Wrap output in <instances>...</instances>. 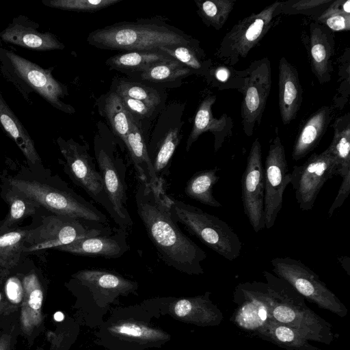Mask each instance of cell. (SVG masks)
Returning a JSON list of instances; mask_svg holds the SVG:
<instances>
[{
    "label": "cell",
    "mask_w": 350,
    "mask_h": 350,
    "mask_svg": "<svg viewBox=\"0 0 350 350\" xmlns=\"http://www.w3.org/2000/svg\"><path fill=\"white\" fill-rule=\"evenodd\" d=\"M271 87V63L268 57L253 61L245 69L240 92L243 95L241 118L243 129L247 137L260 124Z\"/></svg>",
    "instance_id": "13"
},
{
    "label": "cell",
    "mask_w": 350,
    "mask_h": 350,
    "mask_svg": "<svg viewBox=\"0 0 350 350\" xmlns=\"http://www.w3.org/2000/svg\"><path fill=\"white\" fill-rule=\"evenodd\" d=\"M264 167L258 138L253 142L241 178L243 210L255 232L265 227L264 214Z\"/></svg>",
    "instance_id": "18"
},
{
    "label": "cell",
    "mask_w": 350,
    "mask_h": 350,
    "mask_svg": "<svg viewBox=\"0 0 350 350\" xmlns=\"http://www.w3.org/2000/svg\"><path fill=\"white\" fill-rule=\"evenodd\" d=\"M284 147L275 128V136L271 141L264 167V214L265 225L271 228L280 213L283 195L291 183Z\"/></svg>",
    "instance_id": "15"
},
{
    "label": "cell",
    "mask_w": 350,
    "mask_h": 350,
    "mask_svg": "<svg viewBox=\"0 0 350 350\" xmlns=\"http://www.w3.org/2000/svg\"><path fill=\"white\" fill-rule=\"evenodd\" d=\"M219 169L203 170L196 172L187 182L185 194L190 198L203 204L221 207V204L213 196V187L219 180Z\"/></svg>",
    "instance_id": "36"
},
{
    "label": "cell",
    "mask_w": 350,
    "mask_h": 350,
    "mask_svg": "<svg viewBox=\"0 0 350 350\" xmlns=\"http://www.w3.org/2000/svg\"><path fill=\"white\" fill-rule=\"evenodd\" d=\"M22 282L23 299L18 319L19 334L31 347L45 329L46 286L34 271L23 274Z\"/></svg>",
    "instance_id": "20"
},
{
    "label": "cell",
    "mask_w": 350,
    "mask_h": 350,
    "mask_svg": "<svg viewBox=\"0 0 350 350\" xmlns=\"http://www.w3.org/2000/svg\"><path fill=\"white\" fill-rule=\"evenodd\" d=\"M104 111L113 133L123 142L135 119L126 109L121 97L112 90L105 99Z\"/></svg>",
    "instance_id": "39"
},
{
    "label": "cell",
    "mask_w": 350,
    "mask_h": 350,
    "mask_svg": "<svg viewBox=\"0 0 350 350\" xmlns=\"http://www.w3.org/2000/svg\"><path fill=\"white\" fill-rule=\"evenodd\" d=\"M334 0H288L280 1L276 9L279 14H303L310 16L314 21L328 8Z\"/></svg>",
    "instance_id": "43"
},
{
    "label": "cell",
    "mask_w": 350,
    "mask_h": 350,
    "mask_svg": "<svg viewBox=\"0 0 350 350\" xmlns=\"http://www.w3.org/2000/svg\"><path fill=\"white\" fill-rule=\"evenodd\" d=\"M165 191L139 181L135 194L137 212L163 262L183 273H204L206 253L185 234L172 216Z\"/></svg>",
    "instance_id": "1"
},
{
    "label": "cell",
    "mask_w": 350,
    "mask_h": 350,
    "mask_svg": "<svg viewBox=\"0 0 350 350\" xmlns=\"http://www.w3.org/2000/svg\"><path fill=\"white\" fill-rule=\"evenodd\" d=\"M123 142L128 149L139 181L154 189L164 191L163 185L156 176L148 155L147 142L138 121L135 120Z\"/></svg>",
    "instance_id": "28"
},
{
    "label": "cell",
    "mask_w": 350,
    "mask_h": 350,
    "mask_svg": "<svg viewBox=\"0 0 350 350\" xmlns=\"http://www.w3.org/2000/svg\"><path fill=\"white\" fill-rule=\"evenodd\" d=\"M168 202L173 219L211 250L228 260L240 256L242 243L226 221L180 200L169 197Z\"/></svg>",
    "instance_id": "7"
},
{
    "label": "cell",
    "mask_w": 350,
    "mask_h": 350,
    "mask_svg": "<svg viewBox=\"0 0 350 350\" xmlns=\"http://www.w3.org/2000/svg\"><path fill=\"white\" fill-rule=\"evenodd\" d=\"M10 187L36 201L53 214L107 224V216L64 183L55 185L33 179L11 177Z\"/></svg>",
    "instance_id": "5"
},
{
    "label": "cell",
    "mask_w": 350,
    "mask_h": 350,
    "mask_svg": "<svg viewBox=\"0 0 350 350\" xmlns=\"http://www.w3.org/2000/svg\"><path fill=\"white\" fill-rule=\"evenodd\" d=\"M174 59L160 51L121 52L106 60V65L129 76L154 64Z\"/></svg>",
    "instance_id": "34"
},
{
    "label": "cell",
    "mask_w": 350,
    "mask_h": 350,
    "mask_svg": "<svg viewBox=\"0 0 350 350\" xmlns=\"http://www.w3.org/2000/svg\"><path fill=\"white\" fill-rule=\"evenodd\" d=\"M338 165L336 158L327 148L319 154H312L302 165L293 166L290 183L301 211L312 209L323 186L337 175Z\"/></svg>",
    "instance_id": "12"
},
{
    "label": "cell",
    "mask_w": 350,
    "mask_h": 350,
    "mask_svg": "<svg viewBox=\"0 0 350 350\" xmlns=\"http://www.w3.org/2000/svg\"><path fill=\"white\" fill-rule=\"evenodd\" d=\"M20 336L18 325L0 329V350H14Z\"/></svg>",
    "instance_id": "48"
},
{
    "label": "cell",
    "mask_w": 350,
    "mask_h": 350,
    "mask_svg": "<svg viewBox=\"0 0 350 350\" xmlns=\"http://www.w3.org/2000/svg\"><path fill=\"white\" fill-rule=\"evenodd\" d=\"M36 350H44L42 347H38Z\"/></svg>",
    "instance_id": "50"
},
{
    "label": "cell",
    "mask_w": 350,
    "mask_h": 350,
    "mask_svg": "<svg viewBox=\"0 0 350 350\" xmlns=\"http://www.w3.org/2000/svg\"><path fill=\"white\" fill-rule=\"evenodd\" d=\"M4 196L9 211L0 225V233L14 229L16 225L33 215L40 207L36 201L11 187L5 191Z\"/></svg>",
    "instance_id": "37"
},
{
    "label": "cell",
    "mask_w": 350,
    "mask_h": 350,
    "mask_svg": "<svg viewBox=\"0 0 350 350\" xmlns=\"http://www.w3.org/2000/svg\"><path fill=\"white\" fill-rule=\"evenodd\" d=\"M149 312H114L97 334L102 345L111 350H144L160 347L170 339V336L160 328L152 326Z\"/></svg>",
    "instance_id": "6"
},
{
    "label": "cell",
    "mask_w": 350,
    "mask_h": 350,
    "mask_svg": "<svg viewBox=\"0 0 350 350\" xmlns=\"http://www.w3.org/2000/svg\"><path fill=\"white\" fill-rule=\"evenodd\" d=\"M111 231L103 224L52 214L44 217L37 228L28 230L23 252L55 249L83 238Z\"/></svg>",
    "instance_id": "9"
},
{
    "label": "cell",
    "mask_w": 350,
    "mask_h": 350,
    "mask_svg": "<svg viewBox=\"0 0 350 350\" xmlns=\"http://www.w3.org/2000/svg\"><path fill=\"white\" fill-rule=\"evenodd\" d=\"M28 230L14 228L0 233V284L17 266Z\"/></svg>",
    "instance_id": "35"
},
{
    "label": "cell",
    "mask_w": 350,
    "mask_h": 350,
    "mask_svg": "<svg viewBox=\"0 0 350 350\" xmlns=\"http://www.w3.org/2000/svg\"><path fill=\"white\" fill-rule=\"evenodd\" d=\"M237 305L230 321L240 329L255 335L269 320L266 282H245L238 284L233 292Z\"/></svg>",
    "instance_id": "17"
},
{
    "label": "cell",
    "mask_w": 350,
    "mask_h": 350,
    "mask_svg": "<svg viewBox=\"0 0 350 350\" xmlns=\"http://www.w3.org/2000/svg\"><path fill=\"white\" fill-rule=\"evenodd\" d=\"M338 66V86L332 105L336 109L342 110L347 104L350 94V49L347 48L336 61Z\"/></svg>",
    "instance_id": "44"
},
{
    "label": "cell",
    "mask_w": 350,
    "mask_h": 350,
    "mask_svg": "<svg viewBox=\"0 0 350 350\" xmlns=\"http://www.w3.org/2000/svg\"><path fill=\"white\" fill-rule=\"evenodd\" d=\"M87 41L100 49L122 52L159 51L163 46L200 42L158 16L97 29L89 33Z\"/></svg>",
    "instance_id": "2"
},
{
    "label": "cell",
    "mask_w": 350,
    "mask_h": 350,
    "mask_svg": "<svg viewBox=\"0 0 350 350\" xmlns=\"http://www.w3.org/2000/svg\"><path fill=\"white\" fill-rule=\"evenodd\" d=\"M181 126L169 129L161 137H154L147 145L148 152L159 182L163 185L172 157L179 144Z\"/></svg>",
    "instance_id": "30"
},
{
    "label": "cell",
    "mask_w": 350,
    "mask_h": 350,
    "mask_svg": "<svg viewBox=\"0 0 350 350\" xmlns=\"http://www.w3.org/2000/svg\"><path fill=\"white\" fill-rule=\"evenodd\" d=\"M191 75H196V73L180 62L170 59L154 64L129 77L134 81L150 86L153 84L181 82L183 79Z\"/></svg>",
    "instance_id": "32"
},
{
    "label": "cell",
    "mask_w": 350,
    "mask_h": 350,
    "mask_svg": "<svg viewBox=\"0 0 350 350\" xmlns=\"http://www.w3.org/2000/svg\"><path fill=\"white\" fill-rule=\"evenodd\" d=\"M127 234V230L118 228L109 233L83 238L55 250L78 256L118 258L130 249Z\"/></svg>",
    "instance_id": "23"
},
{
    "label": "cell",
    "mask_w": 350,
    "mask_h": 350,
    "mask_svg": "<svg viewBox=\"0 0 350 350\" xmlns=\"http://www.w3.org/2000/svg\"><path fill=\"white\" fill-rule=\"evenodd\" d=\"M335 111L332 105H325L306 120L294 142L291 154L294 161L303 159L319 145L334 116Z\"/></svg>",
    "instance_id": "27"
},
{
    "label": "cell",
    "mask_w": 350,
    "mask_h": 350,
    "mask_svg": "<svg viewBox=\"0 0 350 350\" xmlns=\"http://www.w3.org/2000/svg\"><path fill=\"white\" fill-rule=\"evenodd\" d=\"M211 292L188 297H161L150 299L157 311L186 323L200 327L219 325L224 314L211 299ZM146 307H156L146 306Z\"/></svg>",
    "instance_id": "19"
},
{
    "label": "cell",
    "mask_w": 350,
    "mask_h": 350,
    "mask_svg": "<svg viewBox=\"0 0 350 350\" xmlns=\"http://www.w3.org/2000/svg\"><path fill=\"white\" fill-rule=\"evenodd\" d=\"M245 70H236L232 66H217L211 67L206 77L210 82L215 80L219 90L236 89L239 92L243 85Z\"/></svg>",
    "instance_id": "46"
},
{
    "label": "cell",
    "mask_w": 350,
    "mask_h": 350,
    "mask_svg": "<svg viewBox=\"0 0 350 350\" xmlns=\"http://www.w3.org/2000/svg\"><path fill=\"white\" fill-rule=\"evenodd\" d=\"M0 94H1L0 93Z\"/></svg>",
    "instance_id": "51"
},
{
    "label": "cell",
    "mask_w": 350,
    "mask_h": 350,
    "mask_svg": "<svg viewBox=\"0 0 350 350\" xmlns=\"http://www.w3.org/2000/svg\"><path fill=\"white\" fill-rule=\"evenodd\" d=\"M332 127L334 135L327 148L338 163L337 175L342 177V182L328 211L329 217L343 204L350 193V113L347 112L336 118Z\"/></svg>",
    "instance_id": "22"
},
{
    "label": "cell",
    "mask_w": 350,
    "mask_h": 350,
    "mask_svg": "<svg viewBox=\"0 0 350 350\" xmlns=\"http://www.w3.org/2000/svg\"><path fill=\"white\" fill-rule=\"evenodd\" d=\"M39 25L27 16L19 15L0 31V39L5 42L27 49L46 51L62 50L64 44L51 32L38 30Z\"/></svg>",
    "instance_id": "21"
},
{
    "label": "cell",
    "mask_w": 350,
    "mask_h": 350,
    "mask_svg": "<svg viewBox=\"0 0 350 350\" xmlns=\"http://www.w3.org/2000/svg\"><path fill=\"white\" fill-rule=\"evenodd\" d=\"M215 100V96H207L200 103L186 142L187 152L193 144L205 132H211L213 135L215 152L221 148L225 141L232 136L233 123L231 118L226 113L222 114L218 119L213 115L212 107Z\"/></svg>",
    "instance_id": "25"
},
{
    "label": "cell",
    "mask_w": 350,
    "mask_h": 350,
    "mask_svg": "<svg viewBox=\"0 0 350 350\" xmlns=\"http://www.w3.org/2000/svg\"><path fill=\"white\" fill-rule=\"evenodd\" d=\"M338 261L340 262L343 269L347 271V274L349 275V258L347 256H342L338 258Z\"/></svg>",
    "instance_id": "49"
},
{
    "label": "cell",
    "mask_w": 350,
    "mask_h": 350,
    "mask_svg": "<svg viewBox=\"0 0 350 350\" xmlns=\"http://www.w3.org/2000/svg\"><path fill=\"white\" fill-rule=\"evenodd\" d=\"M122 0H42L45 6L68 11L95 12Z\"/></svg>",
    "instance_id": "45"
},
{
    "label": "cell",
    "mask_w": 350,
    "mask_h": 350,
    "mask_svg": "<svg viewBox=\"0 0 350 350\" xmlns=\"http://www.w3.org/2000/svg\"><path fill=\"white\" fill-rule=\"evenodd\" d=\"M111 90L120 96L145 102L156 108L163 101V94L156 88L128 79H120L113 82Z\"/></svg>",
    "instance_id": "41"
},
{
    "label": "cell",
    "mask_w": 350,
    "mask_h": 350,
    "mask_svg": "<svg viewBox=\"0 0 350 350\" xmlns=\"http://www.w3.org/2000/svg\"><path fill=\"white\" fill-rule=\"evenodd\" d=\"M94 150L98 171L112 207V219L118 228L127 230L133 226V221L126 203V167L120 158L114 156L111 148L95 144Z\"/></svg>",
    "instance_id": "14"
},
{
    "label": "cell",
    "mask_w": 350,
    "mask_h": 350,
    "mask_svg": "<svg viewBox=\"0 0 350 350\" xmlns=\"http://www.w3.org/2000/svg\"><path fill=\"white\" fill-rule=\"evenodd\" d=\"M308 53L311 70L320 84L331 81L335 53L334 31L315 21L310 24Z\"/></svg>",
    "instance_id": "24"
},
{
    "label": "cell",
    "mask_w": 350,
    "mask_h": 350,
    "mask_svg": "<svg viewBox=\"0 0 350 350\" xmlns=\"http://www.w3.org/2000/svg\"><path fill=\"white\" fill-rule=\"evenodd\" d=\"M0 126L16 143L27 161L32 165H41L34 142L27 129L0 94Z\"/></svg>",
    "instance_id": "29"
},
{
    "label": "cell",
    "mask_w": 350,
    "mask_h": 350,
    "mask_svg": "<svg viewBox=\"0 0 350 350\" xmlns=\"http://www.w3.org/2000/svg\"><path fill=\"white\" fill-rule=\"evenodd\" d=\"M278 104L284 125L297 117L303 100V91L297 70L286 57L279 61Z\"/></svg>",
    "instance_id": "26"
},
{
    "label": "cell",
    "mask_w": 350,
    "mask_h": 350,
    "mask_svg": "<svg viewBox=\"0 0 350 350\" xmlns=\"http://www.w3.org/2000/svg\"><path fill=\"white\" fill-rule=\"evenodd\" d=\"M120 96V95H119ZM126 109L137 121L151 117L157 108L139 100L120 96Z\"/></svg>",
    "instance_id": "47"
},
{
    "label": "cell",
    "mask_w": 350,
    "mask_h": 350,
    "mask_svg": "<svg viewBox=\"0 0 350 350\" xmlns=\"http://www.w3.org/2000/svg\"><path fill=\"white\" fill-rule=\"evenodd\" d=\"M197 13L207 27L219 30L226 23L236 0L195 1Z\"/></svg>",
    "instance_id": "40"
},
{
    "label": "cell",
    "mask_w": 350,
    "mask_h": 350,
    "mask_svg": "<svg viewBox=\"0 0 350 350\" xmlns=\"http://www.w3.org/2000/svg\"><path fill=\"white\" fill-rule=\"evenodd\" d=\"M23 299L22 275L10 274L0 284V329L18 325Z\"/></svg>",
    "instance_id": "31"
},
{
    "label": "cell",
    "mask_w": 350,
    "mask_h": 350,
    "mask_svg": "<svg viewBox=\"0 0 350 350\" xmlns=\"http://www.w3.org/2000/svg\"><path fill=\"white\" fill-rule=\"evenodd\" d=\"M65 160V170L72 182L83 189L96 203L113 217L112 207L105 192L102 176L85 146L61 137L57 139Z\"/></svg>",
    "instance_id": "11"
},
{
    "label": "cell",
    "mask_w": 350,
    "mask_h": 350,
    "mask_svg": "<svg viewBox=\"0 0 350 350\" xmlns=\"http://www.w3.org/2000/svg\"><path fill=\"white\" fill-rule=\"evenodd\" d=\"M267 291V304L271 319L288 325L303 334L308 340L332 344L336 336L332 325L316 314L306 299L286 281L264 271Z\"/></svg>",
    "instance_id": "3"
},
{
    "label": "cell",
    "mask_w": 350,
    "mask_h": 350,
    "mask_svg": "<svg viewBox=\"0 0 350 350\" xmlns=\"http://www.w3.org/2000/svg\"><path fill=\"white\" fill-rule=\"evenodd\" d=\"M276 1L258 13H254L238 21L224 36L215 56L224 64L234 66L247 57L268 33L278 16Z\"/></svg>",
    "instance_id": "10"
},
{
    "label": "cell",
    "mask_w": 350,
    "mask_h": 350,
    "mask_svg": "<svg viewBox=\"0 0 350 350\" xmlns=\"http://www.w3.org/2000/svg\"><path fill=\"white\" fill-rule=\"evenodd\" d=\"M159 51L193 70L196 75L206 77L212 66L211 60L206 58V54L200 47V42L163 46Z\"/></svg>",
    "instance_id": "38"
},
{
    "label": "cell",
    "mask_w": 350,
    "mask_h": 350,
    "mask_svg": "<svg viewBox=\"0 0 350 350\" xmlns=\"http://www.w3.org/2000/svg\"><path fill=\"white\" fill-rule=\"evenodd\" d=\"M0 72L27 100L36 93L54 108L69 114L75 112L70 105L63 102L67 88L55 79L49 69L27 59L0 46Z\"/></svg>",
    "instance_id": "4"
},
{
    "label": "cell",
    "mask_w": 350,
    "mask_h": 350,
    "mask_svg": "<svg viewBox=\"0 0 350 350\" xmlns=\"http://www.w3.org/2000/svg\"><path fill=\"white\" fill-rule=\"evenodd\" d=\"M68 287L77 295H88L97 302L111 304L120 296L134 293L138 285L112 271L85 269L72 275Z\"/></svg>",
    "instance_id": "16"
},
{
    "label": "cell",
    "mask_w": 350,
    "mask_h": 350,
    "mask_svg": "<svg viewBox=\"0 0 350 350\" xmlns=\"http://www.w3.org/2000/svg\"><path fill=\"white\" fill-rule=\"evenodd\" d=\"M271 263L275 275L286 281L305 299L340 317L347 315L345 305L319 275L302 262L290 257H277L273 258Z\"/></svg>",
    "instance_id": "8"
},
{
    "label": "cell",
    "mask_w": 350,
    "mask_h": 350,
    "mask_svg": "<svg viewBox=\"0 0 350 350\" xmlns=\"http://www.w3.org/2000/svg\"><path fill=\"white\" fill-rule=\"evenodd\" d=\"M314 21L325 25L332 31H349L350 1L334 0Z\"/></svg>",
    "instance_id": "42"
},
{
    "label": "cell",
    "mask_w": 350,
    "mask_h": 350,
    "mask_svg": "<svg viewBox=\"0 0 350 350\" xmlns=\"http://www.w3.org/2000/svg\"><path fill=\"white\" fill-rule=\"evenodd\" d=\"M254 336L287 350H321L298 330L273 320L267 321Z\"/></svg>",
    "instance_id": "33"
}]
</instances>
